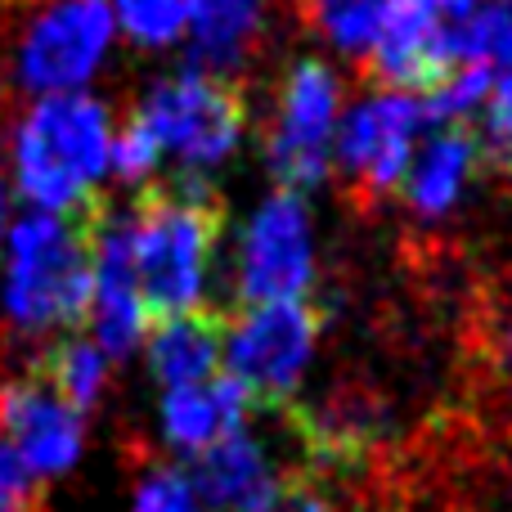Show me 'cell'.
I'll use <instances>...</instances> for the list:
<instances>
[{"label": "cell", "instance_id": "17", "mask_svg": "<svg viewBox=\"0 0 512 512\" xmlns=\"http://www.w3.org/2000/svg\"><path fill=\"white\" fill-rule=\"evenodd\" d=\"M32 373L50 382L77 414L95 409L108 387V360L90 337H63V342H54L50 351L32 364Z\"/></svg>", "mask_w": 512, "mask_h": 512}, {"label": "cell", "instance_id": "26", "mask_svg": "<svg viewBox=\"0 0 512 512\" xmlns=\"http://www.w3.org/2000/svg\"><path fill=\"white\" fill-rule=\"evenodd\" d=\"M499 355H504V364L512 369V315H508V324H504V337H499Z\"/></svg>", "mask_w": 512, "mask_h": 512}, {"label": "cell", "instance_id": "21", "mask_svg": "<svg viewBox=\"0 0 512 512\" xmlns=\"http://www.w3.org/2000/svg\"><path fill=\"white\" fill-rule=\"evenodd\" d=\"M490 90H495V72L472 68V63H459V68H450L432 90H423L418 99H423L427 122L459 126V122H468V117H481Z\"/></svg>", "mask_w": 512, "mask_h": 512}, {"label": "cell", "instance_id": "16", "mask_svg": "<svg viewBox=\"0 0 512 512\" xmlns=\"http://www.w3.org/2000/svg\"><path fill=\"white\" fill-rule=\"evenodd\" d=\"M144 351H149L153 378L167 391L198 387V382H212L221 373V324L207 310L153 319Z\"/></svg>", "mask_w": 512, "mask_h": 512}, {"label": "cell", "instance_id": "15", "mask_svg": "<svg viewBox=\"0 0 512 512\" xmlns=\"http://www.w3.org/2000/svg\"><path fill=\"white\" fill-rule=\"evenodd\" d=\"M477 162H481L477 140H472V131H463V126H445L432 140H423L414 149V162H409L405 180H400L409 212L423 216V221H436V216L454 212V203L463 198L472 171H477Z\"/></svg>", "mask_w": 512, "mask_h": 512}, {"label": "cell", "instance_id": "8", "mask_svg": "<svg viewBox=\"0 0 512 512\" xmlns=\"http://www.w3.org/2000/svg\"><path fill=\"white\" fill-rule=\"evenodd\" d=\"M113 9L108 0H50L27 23L18 45V86L32 95H81L113 50Z\"/></svg>", "mask_w": 512, "mask_h": 512}, {"label": "cell", "instance_id": "11", "mask_svg": "<svg viewBox=\"0 0 512 512\" xmlns=\"http://www.w3.org/2000/svg\"><path fill=\"white\" fill-rule=\"evenodd\" d=\"M0 436L23 459V468L41 481L77 468L86 423L50 382L27 373V378L0 387Z\"/></svg>", "mask_w": 512, "mask_h": 512}, {"label": "cell", "instance_id": "19", "mask_svg": "<svg viewBox=\"0 0 512 512\" xmlns=\"http://www.w3.org/2000/svg\"><path fill=\"white\" fill-rule=\"evenodd\" d=\"M306 5H310V23L319 27V36L337 54L369 59L382 23H387L391 0H306Z\"/></svg>", "mask_w": 512, "mask_h": 512}, {"label": "cell", "instance_id": "27", "mask_svg": "<svg viewBox=\"0 0 512 512\" xmlns=\"http://www.w3.org/2000/svg\"><path fill=\"white\" fill-rule=\"evenodd\" d=\"M5 212H9V198H5V185H0V234H5Z\"/></svg>", "mask_w": 512, "mask_h": 512}, {"label": "cell", "instance_id": "22", "mask_svg": "<svg viewBox=\"0 0 512 512\" xmlns=\"http://www.w3.org/2000/svg\"><path fill=\"white\" fill-rule=\"evenodd\" d=\"M477 158L495 162V167H512V72H499L495 90H490L486 108H481L477 126Z\"/></svg>", "mask_w": 512, "mask_h": 512}, {"label": "cell", "instance_id": "13", "mask_svg": "<svg viewBox=\"0 0 512 512\" xmlns=\"http://www.w3.org/2000/svg\"><path fill=\"white\" fill-rule=\"evenodd\" d=\"M265 18H270V0H194L185 27L194 68L221 81L248 68L265 36Z\"/></svg>", "mask_w": 512, "mask_h": 512}, {"label": "cell", "instance_id": "18", "mask_svg": "<svg viewBox=\"0 0 512 512\" xmlns=\"http://www.w3.org/2000/svg\"><path fill=\"white\" fill-rule=\"evenodd\" d=\"M450 63L512 72V0H477L450 32Z\"/></svg>", "mask_w": 512, "mask_h": 512}, {"label": "cell", "instance_id": "9", "mask_svg": "<svg viewBox=\"0 0 512 512\" xmlns=\"http://www.w3.org/2000/svg\"><path fill=\"white\" fill-rule=\"evenodd\" d=\"M423 126H427V113L418 95L387 90V86L369 90L351 108H342L337 140H333V167H342V176L360 194L369 198L391 194V189H400L409 162H414Z\"/></svg>", "mask_w": 512, "mask_h": 512}, {"label": "cell", "instance_id": "23", "mask_svg": "<svg viewBox=\"0 0 512 512\" xmlns=\"http://www.w3.org/2000/svg\"><path fill=\"white\" fill-rule=\"evenodd\" d=\"M162 167V153L153 144V135L144 131V122L135 113H126V122L113 131V158H108V171L135 185V180H149L153 171Z\"/></svg>", "mask_w": 512, "mask_h": 512}, {"label": "cell", "instance_id": "14", "mask_svg": "<svg viewBox=\"0 0 512 512\" xmlns=\"http://www.w3.org/2000/svg\"><path fill=\"white\" fill-rule=\"evenodd\" d=\"M248 414H252V396L243 387H234L225 373H216L212 382L176 387L162 396V436H167V445L198 459L203 450L221 445L225 436L243 432Z\"/></svg>", "mask_w": 512, "mask_h": 512}, {"label": "cell", "instance_id": "10", "mask_svg": "<svg viewBox=\"0 0 512 512\" xmlns=\"http://www.w3.org/2000/svg\"><path fill=\"white\" fill-rule=\"evenodd\" d=\"M477 0H391L378 45L369 50L373 77L387 90L423 95L432 90L450 63V32Z\"/></svg>", "mask_w": 512, "mask_h": 512}, {"label": "cell", "instance_id": "3", "mask_svg": "<svg viewBox=\"0 0 512 512\" xmlns=\"http://www.w3.org/2000/svg\"><path fill=\"white\" fill-rule=\"evenodd\" d=\"M113 131V113L95 95L36 99L14 140V176L23 198L54 216L86 207L113 158Z\"/></svg>", "mask_w": 512, "mask_h": 512}, {"label": "cell", "instance_id": "24", "mask_svg": "<svg viewBox=\"0 0 512 512\" xmlns=\"http://www.w3.org/2000/svg\"><path fill=\"white\" fill-rule=\"evenodd\" d=\"M135 512H207L198 504L189 472L180 468H153L149 477L135 486Z\"/></svg>", "mask_w": 512, "mask_h": 512}, {"label": "cell", "instance_id": "7", "mask_svg": "<svg viewBox=\"0 0 512 512\" xmlns=\"http://www.w3.org/2000/svg\"><path fill=\"white\" fill-rule=\"evenodd\" d=\"M310 283H315V225L306 198L274 189L243 225L234 288L243 306H274V301H306Z\"/></svg>", "mask_w": 512, "mask_h": 512}, {"label": "cell", "instance_id": "25", "mask_svg": "<svg viewBox=\"0 0 512 512\" xmlns=\"http://www.w3.org/2000/svg\"><path fill=\"white\" fill-rule=\"evenodd\" d=\"M0 499H5V504L27 508V512L41 508V481L23 468V459L9 450L5 436H0Z\"/></svg>", "mask_w": 512, "mask_h": 512}, {"label": "cell", "instance_id": "1", "mask_svg": "<svg viewBox=\"0 0 512 512\" xmlns=\"http://www.w3.org/2000/svg\"><path fill=\"white\" fill-rule=\"evenodd\" d=\"M216 239H221V212L207 198L203 180L149 189L131 207L135 283L153 319L203 310L212 288Z\"/></svg>", "mask_w": 512, "mask_h": 512}, {"label": "cell", "instance_id": "6", "mask_svg": "<svg viewBox=\"0 0 512 512\" xmlns=\"http://www.w3.org/2000/svg\"><path fill=\"white\" fill-rule=\"evenodd\" d=\"M319 346V319L306 301L243 306L221 328V373L252 400H283L301 387Z\"/></svg>", "mask_w": 512, "mask_h": 512}, {"label": "cell", "instance_id": "5", "mask_svg": "<svg viewBox=\"0 0 512 512\" xmlns=\"http://www.w3.org/2000/svg\"><path fill=\"white\" fill-rule=\"evenodd\" d=\"M342 122V77L324 59H297L279 86L265 162L279 189L306 194L333 171V140Z\"/></svg>", "mask_w": 512, "mask_h": 512}, {"label": "cell", "instance_id": "2", "mask_svg": "<svg viewBox=\"0 0 512 512\" xmlns=\"http://www.w3.org/2000/svg\"><path fill=\"white\" fill-rule=\"evenodd\" d=\"M90 198L77 212H32L9 230V261L0 306L18 333H54L90 315Z\"/></svg>", "mask_w": 512, "mask_h": 512}, {"label": "cell", "instance_id": "20", "mask_svg": "<svg viewBox=\"0 0 512 512\" xmlns=\"http://www.w3.org/2000/svg\"><path fill=\"white\" fill-rule=\"evenodd\" d=\"M113 23L144 50H162V45L185 41L189 9L194 0H108Z\"/></svg>", "mask_w": 512, "mask_h": 512}, {"label": "cell", "instance_id": "12", "mask_svg": "<svg viewBox=\"0 0 512 512\" xmlns=\"http://www.w3.org/2000/svg\"><path fill=\"white\" fill-rule=\"evenodd\" d=\"M189 486L207 512H283L292 490L270 445L248 427L198 454L189 468Z\"/></svg>", "mask_w": 512, "mask_h": 512}, {"label": "cell", "instance_id": "4", "mask_svg": "<svg viewBox=\"0 0 512 512\" xmlns=\"http://www.w3.org/2000/svg\"><path fill=\"white\" fill-rule=\"evenodd\" d=\"M131 113L153 135L162 158H171L185 171V180H203L207 171L225 167L248 126L243 99L234 95L230 81L207 77L198 68L153 81L149 95Z\"/></svg>", "mask_w": 512, "mask_h": 512}]
</instances>
